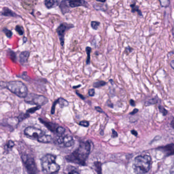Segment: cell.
<instances>
[{"label":"cell","mask_w":174,"mask_h":174,"mask_svg":"<svg viewBox=\"0 0 174 174\" xmlns=\"http://www.w3.org/2000/svg\"><path fill=\"white\" fill-rule=\"evenodd\" d=\"M171 126L174 128V118L173 119V120L171 121Z\"/></svg>","instance_id":"cell-41"},{"label":"cell","mask_w":174,"mask_h":174,"mask_svg":"<svg viewBox=\"0 0 174 174\" xmlns=\"http://www.w3.org/2000/svg\"><path fill=\"white\" fill-rule=\"evenodd\" d=\"M130 104L133 106H135V105H136L135 101L132 100H130Z\"/></svg>","instance_id":"cell-39"},{"label":"cell","mask_w":174,"mask_h":174,"mask_svg":"<svg viewBox=\"0 0 174 174\" xmlns=\"http://www.w3.org/2000/svg\"><path fill=\"white\" fill-rule=\"evenodd\" d=\"M96 110L97 111V112H99V113H104V110H102V109L100 108V107H99V106H97V107H95Z\"/></svg>","instance_id":"cell-33"},{"label":"cell","mask_w":174,"mask_h":174,"mask_svg":"<svg viewBox=\"0 0 174 174\" xmlns=\"http://www.w3.org/2000/svg\"><path fill=\"white\" fill-rule=\"evenodd\" d=\"M162 149L164 151H166L167 154H171L174 153V145L173 144L166 146L165 147L162 148Z\"/></svg>","instance_id":"cell-15"},{"label":"cell","mask_w":174,"mask_h":174,"mask_svg":"<svg viewBox=\"0 0 174 174\" xmlns=\"http://www.w3.org/2000/svg\"><path fill=\"white\" fill-rule=\"evenodd\" d=\"M25 101L28 104L41 106L46 105L49 102V100L46 97L33 93L28 94L25 98Z\"/></svg>","instance_id":"cell-6"},{"label":"cell","mask_w":174,"mask_h":174,"mask_svg":"<svg viewBox=\"0 0 174 174\" xmlns=\"http://www.w3.org/2000/svg\"><path fill=\"white\" fill-rule=\"evenodd\" d=\"M100 22H97V21H92L91 23V26L94 30H97L98 27L100 26Z\"/></svg>","instance_id":"cell-24"},{"label":"cell","mask_w":174,"mask_h":174,"mask_svg":"<svg viewBox=\"0 0 174 174\" xmlns=\"http://www.w3.org/2000/svg\"><path fill=\"white\" fill-rule=\"evenodd\" d=\"M57 104L60 105V107L62 108L68 106L69 105L68 101L66 100H64V98H59L58 100H57Z\"/></svg>","instance_id":"cell-17"},{"label":"cell","mask_w":174,"mask_h":174,"mask_svg":"<svg viewBox=\"0 0 174 174\" xmlns=\"http://www.w3.org/2000/svg\"><path fill=\"white\" fill-rule=\"evenodd\" d=\"M30 53L28 51H25L21 53L19 55V61L22 63H25L27 62L29 57Z\"/></svg>","instance_id":"cell-14"},{"label":"cell","mask_w":174,"mask_h":174,"mask_svg":"<svg viewBox=\"0 0 174 174\" xmlns=\"http://www.w3.org/2000/svg\"><path fill=\"white\" fill-rule=\"evenodd\" d=\"M52 137L50 135H45V133L42 135V136L37 140L39 142L42 143H50L52 141Z\"/></svg>","instance_id":"cell-13"},{"label":"cell","mask_w":174,"mask_h":174,"mask_svg":"<svg viewBox=\"0 0 174 174\" xmlns=\"http://www.w3.org/2000/svg\"><path fill=\"white\" fill-rule=\"evenodd\" d=\"M76 94H77V95H78V96L79 97H80V98H81V99H82V100H84V97L83 96V95H81V94H79V93L78 92H76Z\"/></svg>","instance_id":"cell-38"},{"label":"cell","mask_w":174,"mask_h":174,"mask_svg":"<svg viewBox=\"0 0 174 174\" xmlns=\"http://www.w3.org/2000/svg\"><path fill=\"white\" fill-rule=\"evenodd\" d=\"M57 104V101L56 100L55 102H54L53 106H52V110H51V113H52V114H54V112H55V107H56Z\"/></svg>","instance_id":"cell-31"},{"label":"cell","mask_w":174,"mask_h":174,"mask_svg":"<svg viewBox=\"0 0 174 174\" xmlns=\"http://www.w3.org/2000/svg\"><path fill=\"white\" fill-rule=\"evenodd\" d=\"M173 36H174V29H173Z\"/></svg>","instance_id":"cell-44"},{"label":"cell","mask_w":174,"mask_h":174,"mask_svg":"<svg viewBox=\"0 0 174 174\" xmlns=\"http://www.w3.org/2000/svg\"><path fill=\"white\" fill-rule=\"evenodd\" d=\"M91 148V145L89 141L82 143L75 151L66 157V160L73 163L84 165L90 154Z\"/></svg>","instance_id":"cell-1"},{"label":"cell","mask_w":174,"mask_h":174,"mask_svg":"<svg viewBox=\"0 0 174 174\" xmlns=\"http://www.w3.org/2000/svg\"><path fill=\"white\" fill-rule=\"evenodd\" d=\"M6 87L10 91L21 98H25L28 93L27 86L23 82L18 80L8 82Z\"/></svg>","instance_id":"cell-4"},{"label":"cell","mask_w":174,"mask_h":174,"mask_svg":"<svg viewBox=\"0 0 174 174\" xmlns=\"http://www.w3.org/2000/svg\"><path fill=\"white\" fill-rule=\"evenodd\" d=\"M86 50L87 54L86 63H87V64H89L90 63V54H91V48H90V47H87L86 49Z\"/></svg>","instance_id":"cell-19"},{"label":"cell","mask_w":174,"mask_h":174,"mask_svg":"<svg viewBox=\"0 0 174 174\" xmlns=\"http://www.w3.org/2000/svg\"><path fill=\"white\" fill-rule=\"evenodd\" d=\"M80 6L87 8L89 7V4L85 0H62L59 5L63 14L69 12V8H75Z\"/></svg>","instance_id":"cell-5"},{"label":"cell","mask_w":174,"mask_h":174,"mask_svg":"<svg viewBox=\"0 0 174 174\" xmlns=\"http://www.w3.org/2000/svg\"><path fill=\"white\" fill-rule=\"evenodd\" d=\"M79 87H80V85H78V86H74V88H78Z\"/></svg>","instance_id":"cell-43"},{"label":"cell","mask_w":174,"mask_h":174,"mask_svg":"<svg viewBox=\"0 0 174 174\" xmlns=\"http://www.w3.org/2000/svg\"><path fill=\"white\" fill-rule=\"evenodd\" d=\"M74 27V25H72L71 23H62L60 26H59L57 29V32L58 34L59 38L60 39V43L62 46H63L64 44V36L66 32Z\"/></svg>","instance_id":"cell-8"},{"label":"cell","mask_w":174,"mask_h":174,"mask_svg":"<svg viewBox=\"0 0 174 174\" xmlns=\"http://www.w3.org/2000/svg\"><path fill=\"white\" fill-rule=\"evenodd\" d=\"M25 135L33 139L38 140L40 136L44 134L41 129L35 128L34 127H28L24 131Z\"/></svg>","instance_id":"cell-9"},{"label":"cell","mask_w":174,"mask_h":174,"mask_svg":"<svg viewBox=\"0 0 174 174\" xmlns=\"http://www.w3.org/2000/svg\"><path fill=\"white\" fill-rule=\"evenodd\" d=\"M158 109H159V111L161 112V113L162 114L163 116H166V115L167 114V113H168L167 110H166L163 106L159 105V106H158Z\"/></svg>","instance_id":"cell-26"},{"label":"cell","mask_w":174,"mask_h":174,"mask_svg":"<svg viewBox=\"0 0 174 174\" xmlns=\"http://www.w3.org/2000/svg\"><path fill=\"white\" fill-rule=\"evenodd\" d=\"M112 136L113 137H116L118 136V133L116 132V131L114 129H112Z\"/></svg>","instance_id":"cell-34"},{"label":"cell","mask_w":174,"mask_h":174,"mask_svg":"<svg viewBox=\"0 0 174 174\" xmlns=\"http://www.w3.org/2000/svg\"><path fill=\"white\" fill-rule=\"evenodd\" d=\"M57 141L59 144L63 145L66 147H70L74 145V141L72 136L69 135L65 136H59L57 139Z\"/></svg>","instance_id":"cell-10"},{"label":"cell","mask_w":174,"mask_h":174,"mask_svg":"<svg viewBox=\"0 0 174 174\" xmlns=\"http://www.w3.org/2000/svg\"><path fill=\"white\" fill-rule=\"evenodd\" d=\"M3 32H4L5 34H6V35L7 36V37H11V36L13 35V33L11 32V31H10V30H8L7 29H4L3 30Z\"/></svg>","instance_id":"cell-28"},{"label":"cell","mask_w":174,"mask_h":174,"mask_svg":"<svg viewBox=\"0 0 174 174\" xmlns=\"http://www.w3.org/2000/svg\"><path fill=\"white\" fill-rule=\"evenodd\" d=\"M14 146V143L13 141H8L7 144V147L8 148H13Z\"/></svg>","instance_id":"cell-30"},{"label":"cell","mask_w":174,"mask_h":174,"mask_svg":"<svg viewBox=\"0 0 174 174\" xmlns=\"http://www.w3.org/2000/svg\"><path fill=\"white\" fill-rule=\"evenodd\" d=\"M2 14L5 16H9V17H17V14L14 13L13 11H11L9 9L4 8L3 9Z\"/></svg>","instance_id":"cell-16"},{"label":"cell","mask_w":174,"mask_h":174,"mask_svg":"<svg viewBox=\"0 0 174 174\" xmlns=\"http://www.w3.org/2000/svg\"><path fill=\"white\" fill-rule=\"evenodd\" d=\"M131 132L132 135H134L135 136H137V132H136V131L135 130H132L131 131Z\"/></svg>","instance_id":"cell-37"},{"label":"cell","mask_w":174,"mask_h":174,"mask_svg":"<svg viewBox=\"0 0 174 174\" xmlns=\"http://www.w3.org/2000/svg\"><path fill=\"white\" fill-rule=\"evenodd\" d=\"M22 160L29 174H37L38 170L34 159L29 155H22Z\"/></svg>","instance_id":"cell-7"},{"label":"cell","mask_w":174,"mask_h":174,"mask_svg":"<svg viewBox=\"0 0 174 174\" xmlns=\"http://www.w3.org/2000/svg\"><path fill=\"white\" fill-rule=\"evenodd\" d=\"M170 65L171 66V68H173L174 70V60H172L171 63H170Z\"/></svg>","instance_id":"cell-40"},{"label":"cell","mask_w":174,"mask_h":174,"mask_svg":"<svg viewBox=\"0 0 174 174\" xmlns=\"http://www.w3.org/2000/svg\"><path fill=\"white\" fill-rule=\"evenodd\" d=\"M88 94L90 96H94L95 95V90L94 89H91L89 90Z\"/></svg>","instance_id":"cell-32"},{"label":"cell","mask_w":174,"mask_h":174,"mask_svg":"<svg viewBox=\"0 0 174 174\" xmlns=\"http://www.w3.org/2000/svg\"><path fill=\"white\" fill-rule=\"evenodd\" d=\"M15 30L20 35H23V33H24V30H23V27H22L21 26H18V25L15 28Z\"/></svg>","instance_id":"cell-25"},{"label":"cell","mask_w":174,"mask_h":174,"mask_svg":"<svg viewBox=\"0 0 174 174\" xmlns=\"http://www.w3.org/2000/svg\"><path fill=\"white\" fill-rule=\"evenodd\" d=\"M130 6L131 7V11H132V13L137 12V13H139V15H142L141 12L140 10V9H139V7L136 6L135 4L131 5Z\"/></svg>","instance_id":"cell-20"},{"label":"cell","mask_w":174,"mask_h":174,"mask_svg":"<svg viewBox=\"0 0 174 174\" xmlns=\"http://www.w3.org/2000/svg\"><path fill=\"white\" fill-rule=\"evenodd\" d=\"M39 120L40 122H41L42 124L45 125V126L49 129V130L52 131V132H54V131H56V128L55 127V125L54 123L44 121L41 118L39 119Z\"/></svg>","instance_id":"cell-12"},{"label":"cell","mask_w":174,"mask_h":174,"mask_svg":"<svg viewBox=\"0 0 174 174\" xmlns=\"http://www.w3.org/2000/svg\"><path fill=\"white\" fill-rule=\"evenodd\" d=\"M56 131L58 134L62 136L65 132V129L63 127L59 126L58 127L56 128Z\"/></svg>","instance_id":"cell-23"},{"label":"cell","mask_w":174,"mask_h":174,"mask_svg":"<svg viewBox=\"0 0 174 174\" xmlns=\"http://www.w3.org/2000/svg\"><path fill=\"white\" fill-rule=\"evenodd\" d=\"M79 125L82 126L87 127H88L89 126V123L88 121H80L79 123Z\"/></svg>","instance_id":"cell-29"},{"label":"cell","mask_w":174,"mask_h":174,"mask_svg":"<svg viewBox=\"0 0 174 174\" xmlns=\"http://www.w3.org/2000/svg\"><path fill=\"white\" fill-rule=\"evenodd\" d=\"M138 112H139V110H138V109H134L133 111L130 113V115H135L136 114V113H137Z\"/></svg>","instance_id":"cell-35"},{"label":"cell","mask_w":174,"mask_h":174,"mask_svg":"<svg viewBox=\"0 0 174 174\" xmlns=\"http://www.w3.org/2000/svg\"><path fill=\"white\" fill-rule=\"evenodd\" d=\"M69 174H79V173L75 170H71L69 172Z\"/></svg>","instance_id":"cell-36"},{"label":"cell","mask_w":174,"mask_h":174,"mask_svg":"<svg viewBox=\"0 0 174 174\" xmlns=\"http://www.w3.org/2000/svg\"><path fill=\"white\" fill-rule=\"evenodd\" d=\"M56 158L52 154L44 155L41 160V167L44 174H54L60 170V166L56 163Z\"/></svg>","instance_id":"cell-3"},{"label":"cell","mask_w":174,"mask_h":174,"mask_svg":"<svg viewBox=\"0 0 174 174\" xmlns=\"http://www.w3.org/2000/svg\"></svg>","instance_id":"cell-45"},{"label":"cell","mask_w":174,"mask_h":174,"mask_svg":"<svg viewBox=\"0 0 174 174\" xmlns=\"http://www.w3.org/2000/svg\"><path fill=\"white\" fill-rule=\"evenodd\" d=\"M96 1L100 2H102V3H105V2L106 1V0H96Z\"/></svg>","instance_id":"cell-42"},{"label":"cell","mask_w":174,"mask_h":174,"mask_svg":"<svg viewBox=\"0 0 174 174\" xmlns=\"http://www.w3.org/2000/svg\"><path fill=\"white\" fill-rule=\"evenodd\" d=\"M106 84V83L105 81H99V82H96L94 83L93 84V86L95 88H100V87L104 86Z\"/></svg>","instance_id":"cell-21"},{"label":"cell","mask_w":174,"mask_h":174,"mask_svg":"<svg viewBox=\"0 0 174 174\" xmlns=\"http://www.w3.org/2000/svg\"><path fill=\"white\" fill-rule=\"evenodd\" d=\"M40 109H41V106H37L36 107H35V108L29 109L27 112V113H34Z\"/></svg>","instance_id":"cell-27"},{"label":"cell","mask_w":174,"mask_h":174,"mask_svg":"<svg viewBox=\"0 0 174 174\" xmlns=\"http://www.w3.org/2000/svg\"><path fill=\"white\" fill-rule=\"evenodd\" d=\"M60 0H45V5L48 8L50 9L59 5Z\"/></svg>","instance_id":"cell-11"},{"label":"cell","mask_w":174,"mask_h":174,"mask_svg":"<svg viewBox=\"0 0 174 174\" xmlns=\"http://www.w3.org/2000/svg\"><path fill=\"white\" fill-rule=\"evenodd\" d=\"M29 117H30V115L28 113H22L21 114L19 115V116L18 118L20 122Z\"/></svg>","instance_id":"cell-18"},{"label":"cell","mask_w":174,"mask_h":174,"mask_svg":"<svg viewBox=\"0 0 174 174\" xmlns=\"http://www.w3.org/2000/svg\"><path fill=\"white\" fill-rule=\"evenodd\" d=\"M161 6L163 7H167L170 5V0H159Z\"/></svg>","instance_id":"cell-22"},{"label":"cell","mask_w":174,"mask_h":174,"mask_svg":"<svg viewBox=\"0 0 174 174\" xmlns=\"http://www.w3.org/2000/svg\"><path fill=\"white\" fill-rule=\"evenodd\" d=\"M152 163V159L148 155H139L135 158L133 169L136 174H145L148 172Z\"/></svg>","instance_id":"cell-2"}]
</instances>
